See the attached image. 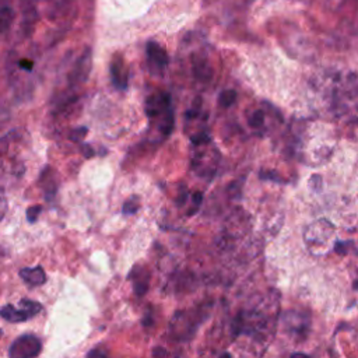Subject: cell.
<instances>
[{
	"instance_id": "cell-23",
	"label": "cell",
	"mask_w": 358,
	"mask_h": 358,
	"mask_svg": "<svg viewBox=\"0 0 358 358\" xmlns=\"http://www.w3.org/2000/svg\"><path fill=\"white\" fill-rule=\"evenodd\" d=\"M87 358H108V357H106L105 350H102V348L96 347V348H92L91 351H88Z\"/></svg>"
},
{
	"instance_id": "cell-16",
	"label": "cell",
	"mask_w": 358,
	"mask_h": 358,
	"mask_svg": "<svg viewBox=\"0 0 358 358\" xmlns=\"http://www.w3.org/2000/svg\"><path fill=\"white\" fill-rule=\"evenodd\" d=\"M20 308H22L31 317L42 310V305L39 302L28 299V298H24L20 301Z\"/></svg>"
},
{
	"instance_id": "cell-25",
	"label": "cell",
	"mask_w": 358,
	"mask_h": 358,
	"mask_svg": "<svg viewBox=\"0 0 358 358\" xmlns=\"http://www.w3.org/2000/svg\"><path fill=\"white\" fill-rule=\"evenodd\" d=\"M166 355V351L162 347H155L152 350V357L154 358H164Z\"/></svg>"
},
{
	"instance_id": "cell-8",
	"label": "cell",
	"mask_w": 358,
	"mask_h": 358,
	"mask_svg": "<svg viewBox=\"0 0 358 358\" xmlns=\"http://www.w3.org/2000/svg\"><path fill=\"white\" fill-rule=\"evenodd\" d=\"M284 326L287 329V331L289 333H305L309 324V319L306 315L301 313V312H294V310H288L284 313Z\"/></svg>"
},
{
	"instance_id": "cell-11",
	"label": "cell",
	"mask_w": 358,
	"mask_h": 358,
	"mask_svg": "<svg viewBox=\"0 0 358 358\" xmlns=\"http://www.w3.org/2000/svg\"><path fill=\"white\" fill-rule=\"evenodd\" d=\"M21 11H22V17H24L22 27L27 29V34H29L38 20V14H36L34 3L31 0H21Z\"/></svg>"
},
{
	"instance_id": "cell-22",
	"label": "cell",
	"mask_w": 358,
	"mask_h": 358,
	"mask_svg": "<svg viewBox=\"0 0 358 358\" xmlns=\"http://www.w3.org/2000/svg\"><path fill=\"white\" fill-rule=\"evenodd\" d=\"M350 245H351V242H336V245H334V252L337 253V255H347V252H348V248H350Z\"/></svg>"
},
{
	"instance_id": "cell-27",
	"label": "cell",
	"mask_w": 358,
	"mask_h": 358,
	"mask_svg": "<svg viewBox=\"0 0 358 358\" xmlns=\"http://www.w3.org/2000/svg\"><path fill=\"white\" fill-rule=\"evenodd\" d=\"M83 150H84V155H85L87 158L94 157V151H92V148H91L90 145H83Z\"/></svg>"
},
{
	"instance_id": "cell-26",
	"label": "cell",
	"mask_w": 358,
	"mask_h": 358,
	"mask_svg": "<svg viewBox=\"0 0 358 358\" xmlns=\"http://www.w3.org/2000/svg\"><path fill=\"white\" fill-rule=\"evenodd\" d=\"M20 66L22 67V69H25V70H32V67H34V62H31V60H27V59H24V60H21L20 62Z\"/></svg>"
},
{
	"instance_id": "cell-4",
	"label": "cell",
	"mask_w": 358,
	"mask_h": 358,
	"mask_svg": "<svg viewBox=\"0 0 358 358\" xmlns=\"http://www.w3.org/2000/svg\"><path fill=\"white\" fill-rule=\"evenodd\" d=\"M333 232H334V227L331 222H329L324 218L317 220L306 228L305 242L310 248L317 246V245L322 246V245H324V242H327L331 238Z\"/></svg>"
},
{
	"instance_id": "cell-10",
	"label": "cell",
	"mask_w": 358,
	"mask_h": 358,
	"mask_svg": "<svg viewBox=\"0 0 358 358\" xmlns=\"http://www.w3.org/2000/svg\"><path fill=\"white\" fill-rule=\"evenodd\" d=\"M0 316L7 320V322H11V323H18V322H25L28 320L31 316L22 309H17L14 305L11 303H7L4 306L0 308Z\"/></svg>"
},
{
	"instance_id": "cell-30",
	"label": "cell",
	"mask_w": 358,
	"mask_h": 358,
	"mask_svg": "<svg viewBox=\"0 0 358 358\" xmlns=\"http://www.w3.org/2000/svg\"><path fill=\"white\" fill-rule=\"evenodd\" d=\"M0 334H1V330H0Z\"/></svg>"
},
{
	"instance_id": "cell-6",
	"label": "cell",
	"mask_w": 358,
	"mask_h": 358,
	"mask_svg": "<svg viewBox=\"0 0 358 358\" xmlns=\"http://www.w3.org/2000/svg\"><path fill=\"white\" fill-rule=\"evenodd\" d=\"M90 70H91V49L85 48L70 73V83L73 85L84 84L90 76Z\"/></svg>"
},
{
	"instance_id": "cell-28",
	"label": "cell",
	"mask_w": 358,
	"mask_h": 358,
	"mask_svg": "<svg viewBox=\"0 0 358 358\" xmlns=\"http://www.w3.org/2000/svg\"><path fill=\"white\" fill-rule=\"evenodd\" d=\"M291 358H309L306 354H302V352H294L291 355Z\"/></svg>"
},
{
	"instance_id": "cell-18",
	"label": "cell",
	"mask_w": 358,
	"mask_h": 358,
	"mask_svg": "<svg viewBox=\"0 0 358 358\" xmlns=\"http://www.w3.org/2000/svg\"><path fill=\"white\" fill-rule=\"evenodd\" d=\"M138 210V201H137V197H131V199H129L124 204H123V208H122V211H123V214H134L136 211Z\"/></svg>"
},
{
	"instance_id": "cell-13",
	"label": "cell",
	"mask_w": 358,
	"mask_h": 358,
	"mask_svg": "<svg viewBox=\"0 0 358 358\" xmlns=\"http://www.w3.org/2000/svg\"><path fill=\"white\" fill-rule=\"evenodd\" d=\"M131 274H136L134 275V285H133L134 292H136V295L143 296L147 292V289H148V274L147 273H144V275L137 274L136 268H133Z\"/></svg>"
},
{
	"instance_id": "cell-1",
	"label": "cell",
	"mask_w": 358,
	"mask_h": 358,
	"mask_svg": "<svg viewBox=\"0 0 358 358\" xmlns=\"http://www.w3.org/2000/svg\"><path fill=\"white\" fill-rule=\"evenodd\" d=\"M145 113L164 136H169L173 129V109L168 92H154L145 101Z\"/></svg>"
},
{
	"instance_id": "cell-9",
	"label": "cell",
	"mask_w": 358,
	"mask_h": 358,
	"mask_svg": "<svg viewBox=\"0 0 358 358\" xmlns=\"http://www.w3.org/2000/svg\"><path fill=\"white\" fill-rule=\"evenodd\" d=\"M20 277L31 287H39L45 284L46 281V274L45 270L41 266L36 267H24L20 270Z\"/></svg>"
},
{
	"instance_id": "cell-24",
	"label": "cell",
	"mask_w": 358,
	"mask_h": 358,
	"mask_svg": "<svg viewBox=\"0 0 358 358\" xmlns=\"http://www.w3.org/2000/svg\"><path fill=\"white\" fill-rule=\"evenodd\" d=\"M260 178H262V179L275 180V182H282V179H281V178H278V176H277V173H275V172H273V171H262V172H260Z\"/></svg>"
},
{
	"instance_id": "cell-12",
	"label": "cell",
	"mask_w": 358,
	"mask_h": 358,
	"mask_svg": "<svg viewBox=\"0 0 358 358\" xmlns=\"http://www.w3.org/2000/svg\"><path fill=\"white\" fill-rule=\"evenodd\" d=\"M193 74H194L196 80H199L201 83H208L213 77V69H211L208 60L196 59L193 62Z\"/></svg>"
},
{
	"instance_id": "cell-15",
	"label": "cell",
	"mask_w": 358,
	"mask_h": 358,
	"mask_svg": "<svg viewBox=\"0 0 358 358\" xmlns=\"http://www.w3.org/2000/svg\"><path fill=\"white\" fill-rule=\"evenodd\" d=\"M264 120H266V115H264L263 109H256V110H253V112H252V115H250V116H249V119H248V122H249L250 127H252V129H255V130H260V129H263V126H264Z\"/></svg>"
},
{
	"instance_id": "cell-3",
	"label": "cell",
	"mask_w": 358,
	"mask_h": 358,
	"mask_svg": "<svg viewBox=\"0 0 358 358\" xmlns=\"http://www.w3.org/2000/svg\"><path fill=\"white\" fill-rule=\"evenodd\" d=\"M42 351V343L38 337L32 334H24L17 337L10 348L8 357L10 358H36Z\"/></svg>"
},
{
	"instance_id": "cell-20",
	"label": "cell",
	"mask_w": 358,
	"mask_h": 358,
	"mask_svg": "<svg viewBox=\"0 0 358 358\" xmlns=\"http://www.w3.org/2000/svg\"><path fill=\"white\" fill-rule=\"evenodd\" d=\"M192 200H193V208L187 213L189 215L194 214V211L199 208V206L201 204V200H203V193L201 192H196L192 194Z\"/></svg>"
},
{
	"instance_id": "cell-14",
	"label": "cell",
	"mask_w": 358,
	"mask_h": 358,
	"mask_svg": "<svg viewBox=\"0 0 358 358\" xmlns=\"http://www.w3.org/2000/svg\"><path fill=\"white\" fill-rule=\"evenodd\" d=\"M14 20V11L8 6L0 7V32H6Z\"/></svg>"
},
{
	"instance_id": "cell-21",
	"label": "cell",
	"mask_w": 358,
	"mask_h": 358,
	"mask_svg": "<svg viewBox=\"0 0 358 358\" xmlns=\"http://www.w3.org/2000/svg\"><path fill=\"white\" fill-rule=\"evenodd\" d=\"M87 134V129L85 127H80V129H76L70 133V138L73 141H81Z\"/></svg>"
},
{
	"instance_id": "cell-17",
	"label": "cell",
	"mask_w": 358,
	"mask_h": 358,
	"mask_svg": "<svg viewBox=\"0 0 358 358\" xmlns=\"http://www.w3.org/2000/svg\"><path fill=\"white\" fill-rule=\"evenodd\" d=\"M236 101V92L234 90H225L220 94V98H218V102L221 106L224 108H228V106H232V103Z\"/></svg>"
},
{
	"instance_id": "cell-29",
	"label": "cell",
	"mask_w": 358,
	"mask_h": 358,
	"mask_svg": "<svg viewBox=\"0 0 358 358\" xmlns=\"http://www.w3.org/2000/svg\"><path fill=\"white\" fill-rule=\"evenodd\" d=\"M220 358H231V354L229 352H224Z\"/></svg>"
},
{
	"instance_id": "cell-7",
	"label": "cell",
	"mask_w": 358,
	"mask_h": 358,
	"mask_svg": "<svg viewBox=\"0 0 358 358\" xmlns=\"http://www.w3.org/2000/svg\"><path fill=\"white\" fill-rule=\"evenodd\" d=\"M147 57L151 69L155 71H162L168 64V53L166 50L157 42H148L147 43Z\"/></svg>"
},
{
	"instance_id": "cell-19",
	"label": "cell",
	"mask_w": 358,
	"mask_h": 358,
	"mask_svg": "<svg viewBox=\"0 0 358 358\" xmlns=\"http://www.w3.org/2000/svg\"><path fill=\"white\" fill-rule=\"evenodd\" d=\"M41 211H42L41 206H31V207H28V210H27V220L29 222H35L38 220Z\"/></svg>"
},
{
	"instance_id": "cell-2",
	"label": "cell",
	"mask_w": 358,
	"mask_h": 358,
	"mask_svg": "<svg viewBox=\"0 0 358 358\" xmlns=\"http://www.w3.org/2000/svg\"><path fill=\"white\" fill-rule=\"evenodd\" d=\"M218 159H220V154L215 150L214 145H211L210 143L201 144V145H196V151L192 159V165L193 169L196 171L197 175L204 176V178H210L215 173L217 166H218Z\"/></svg>"
},
{
	"instance_id": "cell-5",
	"label": "cell",
	"mask_w": 358,
	"mask_h": 358,
	"mask_svg": "<svg viewBox=\"0 0 358 358\" xmlns=\"http://www.w3.org/2000/svg\"><path fill=\"white\" fill-rule=\"evenodd\" d=\"M110 80L112 84L117 88V90H126L127 83H129V67L124 62V57L119 53H116L112 60H110Z\"/></svg>"
}]
</instances>
